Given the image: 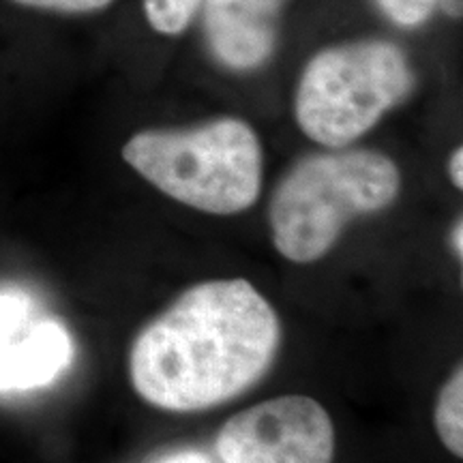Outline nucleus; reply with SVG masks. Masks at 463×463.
Masks as SVG:
<instances>
[{
    "label": "nucleus",
    "instance_id": "1",
    "mask_svg": "<svg viewBox=\"0 0 463 463\" xmlns=\"http://www.w3.org/2000/svg\"><path fill=\"white\" fill-rule=\"evenodd\" d=\"M281 337L275 307L247 279L202 281L144 324L127 372L142 402L165 412H204L253 389Z\"/></svg>",
    "mask_w": 463,
    "mask_h": 463
},
{
    "label": "nucleus",
    "instance_id": "2",
    "mask_svg": "<svg viewBox=\"0 0 463 463\" xmlns=\"http://www.w3.org/2000/svg\"><path fill=\"white\" fill-rule=\"evenodd\" d=\"M402 170L373 148H328L298 159L270 195L269 225L279 256L314 264L352 222L384 213L402 194Z\"/></svg>",
    "mask_w": 463,
    "mask_h": 463
},
{
    "label": "nucleus",
    "instance_id": "3",
    "mask_svg": "<svg viewBox=\"0 0 463 463\" xmlns=\"http://www.w3.org/2000/svg\"><path fill=\"white\" fill-rule=\"evenodd\" d=\"M125 164L167 198L206 215H241L264 184L262 140L239 116L133 133Z\"/></svg>",
    "mask_w": 463,
    "mask_h": 463
},
{
    "label": "nucleus",
    "instance_id": "4",
    "mask_svg": "<svg viewBox=\"0 0 463 463\" xmlns=\"http://www.w3.org/2000/svg\"><path fill=\"white\" fill-rule=\"evenodd\" d=\"M416 89L408 52L382 37L328 45L309 58L294 92V118L309 140L345 148Z\"/></svg>",
    "mask_w": 463,
    "mask_h": 463
},
{
    "label": "nucleus",
    "instance_id": "5",
    "mask_svg": "<svg viewBox=\"0 0 463 463\" xmlns=\"http://www.w3.org/2000/svg\"><path fill=\"white\" fill-rule=\"evenodd\" d=\"M223 463H333L331 414L314 397H273L234 414L217 433Z\"/></svg>",
    "mask_w": 463,
    "mask_h": 463
},
{
    "label": "nucleus",
    "instance_id": "6",
    "mask_svg": "<svg viewBox=\"0 0 463 463\" xmlns=\"http://www.w3.org/2000/svg\"><path fill=\"white\" fill-rule=\"evenodd\" d=\"M288 0H202L208 52L232 73H251L270 61L279 43Z\"/></svg>",
    "mask_w": 463,
    "mask_h": 463
},
{
    "label": "nucleus",
    "instance_id": "7",
    "mask_svg": "<svg viewBox=\"0 0 463 463\" xmlns=\"http://www.w3.org/2000/svg\"><path fill=\"white\" fill-rule=\"evenodd\" d=\"M116 0H0V43L20 39L33 24H56L99 15Z\"/></svg>",
    "mask_w": 463,
    "mask_h": 463
},
{
    "label": "nucleus",
    "instance_id": "8",
    "mask_svg": "<svg viewBox=\"0 0 463 463\" xmlns=\"http://www.w3.org/2000/svg\"><path fill=\"white\" fill-rule=\"evenodd\" d=\"M433 425L442 444L455 457H463V369L457 367L438 392Z\"/></svg>",
    "mask_w": 463,
    "mask_h": 463
},
{
    "label": "nucleus",
    "instance_id": "9",
    "mask_svg": "<svg viewBox=\"0 0 463 463\" xmlns=\"http://www.w3.org/2000/svg\"><path fill=\"white\" fill-rule=\"evenodd\" d=\"M202 0H142L148 26L164 37H181L194 24Z\"/></svg>",
    "mask_w": 463,
    "mask_h": 463
},
{
    "label": "nucleus",
    "instance_id": "10",
    "mask_svg": "<svg viewBox=\"0 0 463 463\" xmlns=\"http://www.w3.org/2000/svg\"><path fill=\"white\" fill-rule=\"evenodd\" d=\"M382 14L402 28H419L436 14L438 0H375Z\"/></svg>",
    "mask_w": 463,
    "mask_h": 463
},
{
    "label": "nucleus",
    "instance_id": "11",
    "mask_svg": "<svg viewBox=\"0 0 463 463\" xmlns=\"http://www.w3.org/2000/svg\"><path fill=\"white\" fill-rule=\"evenodd\" d=\"M449 178L455 189H463V148L457 146L449 159Z\"/></svg>",
    "mask_w": 463,
    "mask_h": 463
},
{
    "label": "nucleus",
    "instance_id": "12",
    "mask_svg": "<svg viewBox=\"0 0 463 463\" xmlns=\"http://www.w3.org/2000/svg\"><path fill=\"white\" fill-rule=\"evenodd\" d=\"M444 15L450 17V20H461L463 14V0H438V7Z\"/></svg>",
    "mask_w": 463,
    "mask_h": 463
},
{
    "label": "nucleus",
    "instance_id": "13",
    "mask_svg": "<svg viewBox=\"0 0 463 463\" xmlns=\"http://www.w3.org/2000/svg\"><path fill=\"white\" fill-rule=\"evenodd\" d=\"M161 463H208V459H204V457L195 455V453H183V455H174V457H170V459H165Z\"/></svg>",
    "mask_w": 463,
    "mask_h": 463
}]
</instances>
